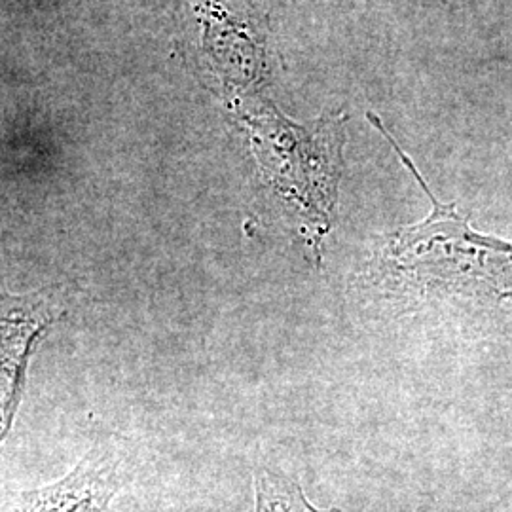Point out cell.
Wrapping results in <instances>:
<instances>
[{"mask_svg": "<svg viewBox=\"0 0 512 512\" xmlns=\"http://www.w3.org/2000/svg\"><path fill=\"white\" fill-rule=\"evenodd\" d=\"M258 143V160L275 188L298 203L308 226L323 234L329 230L336 186L340 177V143L330 137H308L283 122H274Z\"/></svg>", "mask_w": 512, "mask_h": 512, "instance_id": "6da1fadb", "label": "cell"}, {"mask_svg": "<svg viewBox=\"0 0 512 512\" xmlns=\"http://www.w3.org/2000/svg\"><path fill=\"white\" fill-rule=\"evenodd\" d=\"M255 494V512H340L315 509L296 480L268 471L256 475Z\"/></svg>", "mask_w": 512, "mask_h": 512, "instance_id": "277c9868", "label": "cell"}, {"mask_svg": "<svg viewBox=\"0 0 512 512\" xmlns=\"http://www.w3.org/2000/svg\"><path fill=\"white\" fill-rule=\"evenodd\" d=\"M48 323L46 315L27 306L0 311V442L10 431L29 357Z\"/></svg>", "mask_w": 512, "mask_h": 512, "instance_id": "3957f363", "label": "cell"}, {"mask_svg": "<svg viewBox=\"0 0 512 512\" xmlns=\"http://www.w3.org/2000/svg\"><path fill=\"white\" fill-rule=\"evenodd\" d=\"M122 484L120 461L109 450H93L54 484L2 497L0 512H107Z\"/></svg>", "mask_w": 512, "mask_h": 512, "instance_id": "7a4b0ae2", "label": "cell"}]
</instances>
